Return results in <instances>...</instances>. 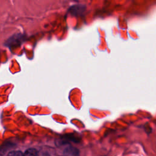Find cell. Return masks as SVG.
Masks as SVG:
<instances>
[{
	"label": "cell",
	"mask_w": 156,
	"mask_h": 156,
	"mask_svg": "<svg viewBox=\"0 0 156 156\" xmlns=\"http://www.w3.org/2000/svg\"><path fill=\"white\" fill-rule=\"evenodd\" d=\"M63 154L66 155H79V151L76 147L69 146L63 149Z\"/></svg>",
	"instance_id": "obj_1"
},
{
	"label": "cell",
	"mask_w": 156,
	"mask_h": 156,
	"mask_svg": "<svg viewBox=\"0 0 156 156\" xmlns=\"http://www.w3.org/2000/svg\"><path fill=\"white\" fill-rule=\"evenodd\" d=\"M25 155H37L38 151L34 148H29L24 152Z\"/></svg>",
	"instance_id": "obj_2"
},
{
	"label": "cell",
	"mask_w": 156,
	"mask_h": 156,
	"mask_svg": "<svg viewBox=\"0 0 156 156\" xmlns=\"http://www.w3.org/2000/svg\"><path fill=\"white\" fill-rule=\"evenodd\" d=\"M83 10V8L82 7H79V6H74V7H73L71 9V12L74 15H77V14H79L80 13H82V10Z\"/></svg>",
	"instance_id": "obj_3"
},
{
	"label": "cell",
	"mask_w": 156,
	"mask_h": 156,
	"mask_svg": "<svg viewBox=\"0 0 156 156\" xmlns=\"http://www.w3.org/2000/svg\"><path fill=\"white\" fill-rule=\"evenodd\" d=\"M7 155L10 156H21L24 155V153H23L21 151H12L9 152Z\"/></svg>",
	"instance_id": "obj_4"
},
{
	"label": "cell",
	"mask_w": 156,
	"mask_h": 156,
	"mask_svg": "<svg viewBox=\"0 0 156 156\" xmlns=\"http://www.w3.org/2000/svg\"><path fill=\"white\" fill-rule=\"evenodd\" d=\"M14 146H15V144H12V143H10L6 144L5 147H4V146H2V148H1V153H2L3 151H5L7 148H13V147H15Z\"/></svg>",
	"instance_id": "obj_5"
}]
</instances>
